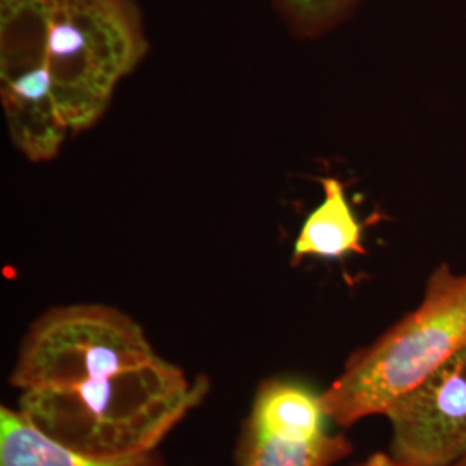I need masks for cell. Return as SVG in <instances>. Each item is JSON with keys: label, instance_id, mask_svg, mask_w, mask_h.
Returning a JSON list of instances; mask_svg holds the SVG:
<instances>
[{"label": "cell", "instance_id": "7c38bea8", "mask_svg": "<svg viewBox=\"0 0 466 466\" xmlns=\"http://www.w3.org/2000/svg\"><path fill=\"white\" fill-rule=\"evenodd\" d=\"M360 466H406L400 463V460H396L392 454H383V452H377L373 454L370 460H367L363 465Z\"/></svg>", "mask_w": 466, "mask_h": 466}, {"label": "cell", "instance_id": "4fadbf2b", "mask_svg": "<svg viewBox=\"0 0 466 466\" xmlns=\"http://www.w3.org/2000/svg\"><path fill=\"white\" fill-rule=\"evenodd\" d=\"M452 466H466V458H463V460H461V461H458V463H456V465H452Z\"/></svg>", "mask_w": 466, "mask_h": 466}, {"label": "cell", "instance_id": "52a82bcc", "mask_svg": "<svg viewBox=\"0 0 466 466\" xmlns=\"http://www.w3.org/2000/svg\"><path fill=\"white\" fill-rule=\"evenodd\" d=\"M323 199L306 217L294 242L292 263L304 258L339 259L348 254H365L363 227L350 208L340 180L319 178Z\"/></svg>", "mask_w": 466, "mask_h": 466}, {"label": "cell", "instance_id": "6da1fadb", "mask_svg": "<svg viewBox=\"0 0 466 466\" xmlns=\"http://www.w3.org/2000/svg\"><path fill=\"white\" fill-rule=\"evenodd\" d=\"M165 358L146 367L71 387L23 390L19 410L59 444L97 460H125L157 450L208 394Z\"/></svg>", "mask_w": 466, "mask_h": 466}, {"label": "cell", "instance_id": "ba28073f", "mask_svg": "<svg viewBox=\"0 0 466 466\" xmlns=\"http://www.w3.org/2000/svg\"><path fill=\"white\" fill-rule=\"evenodd\" d=\"M0 466H163L157 450L125 460H97L42 432L19 410L0 408Z\"/></svg>", "mask_w": 466, "mask_h": 466}, {"label": "cell", "instance_id": "5b68a950", "mask_svg": "<svg viewBox=\"0 0 466 466\" xmlns=\"http://www.w3.org/2000/svg\"><path fill=\"white\" fill-rule=\"evenodd\" d=\"M52 0H0V99L7 132L25 159L49 163L69 134L49 69Z\"/></svg>", "mask_w": 466, "mask_h": 466}, {"label": "cell", "instance_id": "7a4b0ae2", "mask_svg": "<svg viewBox=\"0 0 466 466\" xmlns=\"http://www.w3.org/2000/svg\"><path fill=\"white\" fill-rule=\"evenodd\" d=\"M466 348V273L433 269L417 309L354 352L321 394L327 417L342 427L385 411Z\"/></svg>", "mask_w": 466, "mask_h": 466}, {"label": "cell", "instance_id": "8992f818", "mask_svg": "<svg viewBox=\"0 0 466 466\" xmlns=\"http://www.w3.org/2000/svg\"><path fill=\"white\" fill-rule=\"evenodd\" d=\"M392 456L406 466H452L466 458V348L387 411Z\"/></svg>", "mask_w": 466, "mask_h": 466}, {"label": "cell", "instance_id": "3957f363", "mask_svg": "<svg viewBox=\"0 0 466 466\" xmlns=\"http://www.w3.org/2000/svg\"><path fill=\"white\" fill-rule=\"evenodd\" d=\"M149 50L138 0H52L50 78L69 134H84L99 123L117 85Z\"/></svg>", "mask_w": 466, "mask_h": 466}, {"label": "cell", "instance_id": "30bf717a", "mask_svg": "<svg viewBox=\"0 0 466 466\" xmlns=\"http://www.w3.org/2000/svg\"><path fill=\"white\" fill-rule=\"evenodd\" d=\"M350 451L342 435L325 432L313 441H290L246 421L237 460L238 466H330L350 456Z\"/></svg>", "mask_w": 466, "mask_h": 466}, {"label": "cell", "instance_id": "8fae6325", "mask_svg": "<svg viewBox=\"0 0 466 466\" xmlns=\"http://www.w3.org/2000/svg\"><path fill=\"white\" fill-rule=\"evenodd\" d=\"M367 0H269L285 32L300 42L329 36L356 16Z\"/></svg>", "mask_w": 466, "mask_h": 466}, {"label": "cell", "instance_id": "9c48e42d", "mask_svg": "<svg viewBox=\"0 0 466 466\" xmlns=\"http://www.w3.org/2000/svg\"><path fill=\"white\" fill-rule=\"evenodd\" d=\"M325 418L319 396L298 383L269 380L259 387L248 421L283 439L313 441L325 433Z\"/></svg>", "mask_w": 466, "mask_h": 466}, {"label": "cell", "instance_id": "277c9868", "mask_svg": "<svg viewBox=\"0 0 466 466\" xmlns=\"http://www.w3.org/2000/svg\"><path fill=\"white\" fill-rule=\"evenodd\" d=\"M159 354L134 318L106 304L44 313L25 335L9 382L23 390L71 387L146 367Z\"/></svg>", "mask_w": 466, "mask_h": 466}]
</instances>
